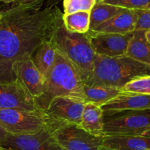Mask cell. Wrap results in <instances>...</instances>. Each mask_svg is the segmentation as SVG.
<instances>
[{
  "label": "cell",
  "mask_w": 150,
  "mask_h": 150,
  "mask_svg": "<svg viewBox=\"0 0 150 150\" xmlns=\"http://www.w3.org/2000/svg\"><path fill=\"white\" fill-rule=\"evenodd\" d=\"M0 108L40 110L33 96L18 79L0 83Z\"/></svg>",
  "instance_id": "11"
},
{
  "label": "cell",
  "mask_w": 150,
  "mask_h": 150,
  "mask_svg": "<svg viewBox=\"0 0 150 150\" xmlns=\"http://www.w3.org/2000/svg\"><path fill=\"white\" fill-rule=\"evenodd\" d=\"M146 30H135L125 56L150 66V44L145 36Z\"/></svg>",
  "instance_id": "17"
},
{
  "label": "cell",
  "mask_w": 150,
  "mask_h": 150,
  "mask_svg": "<svg viewBox=\"0 0 150 150\" xmlns=\"http://www.w3.org/2000/svg\"><path fill=\"white\" fill-rule=\"evenodd\" d=\"M150 75V66L127 56L108 57L95 54L93 70L85 85H100L120 88L139 76Z\"/></svg>",
  "instance_id": "3"
},
{
  "label": "cell",
  "mask_w": 150,
  "mask_h": 150,
  "mask_svg": "<svg viewBox=\"0 0 150 150\" xmlns=\"http://www.w3.org/2000/svg\"><path fill=\"white\" fill-rule=\"evenodd\" d=\"M80 126L92 135L104 137V113L100 106L95 103L86 102Z\"/></svg>",
  "instance_id": "16"
},
{
  "label": "cell",
  "mask_w": 150,
  "mask_h": 150,
  "mask_svg": "<svg viewBox=\"0 0 150 150\" xmlns=\"http://www.w3.org/2000/svg\"><path fill=\"white\" fill-rule=\"evenodd\" d=\"M7 135H8V133L6 132L5 129L3 128V126H1V124H0V143L7 137Z\"/></svg>",
  "instance_id": "27"
},
{
  "label": "cell",
  "mask_w": 150,
  "mask_h": 150,
  "mask_svg": "<svg viewBox=\"0 0 150 150\" xmlns=\"http://www.w3.org/2000/svg\"><path fill=\"white\" fill-rule=\"evenodd\" d=\"M145 9H150V2L147 4V6H146V7Z\"/></svg>",
  "instance_id": "32"
},
{
  "label": "cell",
  "mask_w": 150,
  "mask_h": 150,
  "mask_svg": "<svg viewBox=\"0 0 150 150\" xmlns=\"http://www.w3.org/2000/svg\"><path fill=\"white\" fill-rule=\"evenodd\" d=\"M13 70L16 77L23 84L34 99L40 95L45 79L34 64L32 57L16 61L13 65Z\"/></svg>",
  "instance_id": "13"
},
{
  "label": "cell",
  "mask_w": 150,
  "mask_h": 150,
  "mask_svg": "<svg viewBox=\"0 0 150 150\" xmlns=\"http://www.w3.org/2000/svg\"><path fill=\"white\" fill-rule=\"evenodd\" d=\"M41 0H15V4H30L33 3L38 2Z\"/></svg>",
  "instance_id": "26"
},
{
  "label": "cell",
  "mask_w": 150,
  "mask_h": 150,
  "mask_svg": "<svg viewBox=\"0 0 150 150\" xmlns=\"http://www.w3.org/2000/svg\"><path fill=\"white\" fill-rule=\"evenodd\" d=\"M122 91L121 89L100 85H83L85 101L101 106L111 100Z\"/></svg>",
  "instance_id": "19"
},
{
  "label": "cell",
  "mask_w": 150,
  "mask_h": 150,
  "mask_svg": "<svg viewBox=\"0 0 150 150\" xmlns=\"http://www.w3.org/2000/svg\"><path fill=\"white\" fill-rule=\"evenodd\" d=\"M145 36H146L148 43L150 44V29L146 30V32H145Z\"/></svg>",
  "instance_id": "28"
},
{
  "label": "cell",
  "mask_w": 150,
  "mask_h": 150,
  "mask_svg": "<svg viewBox=\"0 0 150 150\" xmlns=\"http://www.w3.org/2000/svg\"><path fill=\"white\" fill-rule=\"evenodd\" d=\"M100 150H109V149H105V148H104V147H101L100 148Z\"/></svg>",
  "instance_id": "33"
},
{
  "label": "cell",
  "mask_w": 150,
  "mask_h": 150,
  "mask_svg": "<svg viewBox=\"0 0 150 150\" xmlns=\"http://www.w3.org/2000/svg\"><path fill=\"white\" fill-rule=\"evenodd\" d=\"M0 146L13 150H62L46 126L33 134L8 135Z\"/></svg>",
  "instance_id": "8"
},
{
  "label": "cell",
  "mask_w": 150,
  "mask_h": 150,
  "mask_svg": "<svg viewBox=\"0 0 150 150\" xmlns=\"http://www.w3.org/2000/svg\"><path fill=\"white\" fill-rule=\"evenodd\" d=\"M136 30H147L150 29V9H138Z\"/></svg>",
  "instance_id": "25"
},
{
  "label": "cell",
  "mask_w": 150,
  "mask_h": 150,
  "mask_svg": "<svg viewBox=\"0 0 150 150\" xmlns=\"http://www.w3.org/2000/svg\"><path fill=\"white\" fill-rule=\"evenodd\" d=\"M45 117V126L62 150H100L102 147L103 137L92 135L80 125Z\"/></svg>",
  "instance_id": "5"
},
{
  "label": "cell",
  "mask_w": 150,
  "mask_h": 150,
  "mask_svg": "<svg viewBox=\"0 0 150 150\" xmlns=\"http://www.w3.org/2000/svg\"><path fill=\"white\" fill-rule=\"evenodd\" d=\"M137 17L136 10L125 9L92 30H89V32L122 35L133 32L136 30Z\"/></svg>",
  "instance_id": "14"
},
{
  "label": "cell",
  "mask_w": 150,
  "mask_h": 150,
  "mask_svg": "<svg viewBox=\"0 0 150 150\" xmlns=\"http://www.w3.org/2000/svg\"><path fill=\"white\" fill-rule=\"evenodd\" d=\"M92 49L98 55L108 57L125 56L133 32L124 34L96 33L87 32Z\"/></svg>",
  "instance_id": "9"
},
{
  "label": "cell",
  "mask_w": 150,
  "mask_h": 150,
  "mask_svg": "<svg viewBox=\"0 0 150 150\" xmlns=\"http://www.w3.org/2000/svg\"><path fill=\"white\" fill-rule=\"evenodd\" d=\"M1 13L0 12V19H1Z\"/></svg>",
  "instance_id": "34"
},
{
  "label": "cell",
  "mask_w": 150,
  "mask_h": 150,
  "mask_svg": "<svg viewBox=\"0 0 150 150\" xmlns=\"http://www.w3.org/2000/svg\"><path fill=\"white\" fill-rule=\"evenodd\" d=\"M62 22L69 32L85 34L89 30L90 12L79 11L62 15Z\"/></svg>",
  "instance_id": "20"
},
{
  "label": "cell",
  "mask_w": 150,
  "mask_h": 150,
  "mask_svg": "<svg viewBox=\"0 0 150 150\" xmlns=\"http://www.w3.org/2000/svg\"><path fill=\"white\" fill-rule=\"evenodd\" d=\"M0 150H13V149H5V148H3V147L0 146Z\"/></svg>",
  "instance_id": "31"
},
{
  "label": "cell",
  "mask_w": 150,
  "mask_h": 150,
  "mask_svg": "<svg viewBox=\"0 0 150 150\" xmlns=\"http://www.w3.org/2000/svg\"><path fill=\"white\" fill-rule=\"evenodd\" d=\"M142 135H143V136L149 137V138H150V127L147 129V130L145 131V132H144L143 134H142Z\"/></svg>",
  "instance_id": "29"
},
{
  "label": "cell",
  "mask_w": 150,
  "mask_h": 150,
  "mask_svg": "<svg viewBox=\"0 0 150 150\" xmlns=\"http://www.w3.org/2000/svg\"><path fill=\"white\" fill-rule=\"evenodd\" d=\"M83 85L74 66L56 49L54 65L45 78L42 92L35 99V104L40 110L44 111L55 97H73L85 101Z\"/></svg>",
  "instance_id": "2"
},
{
  "label": "cell",
  "mask_w": 150,
  "mask_h": 150,
  "mask_svg": "<svg viewBox=\"0 0 150 150\" xmlns=\"http://www.w3.org/2000/svg\"><path fill=\"white\" fill-rule=\"evenodd\" d=\"M126 112L104 120V136L142 135L150 127V110Z\"/></svg>",
  "instance_id": "7"
},
{
  "label": "cell",
  "mask_w": 150,
  "mask_h": 150,
  "mask_svg": "<svg viewBox=\"0 0 150 150\" xmlns=\"http://www.w3.org/2000/svg\"><path fill=\"white\" fill-rule=\"evenodd\" d=\"M102 146L109 150H150V138L143 135L104 136Z\"/></svg>",
  "instance_id": "15"
},
{
  "label": "cell",
  "mask_w": 150,
  "mask_h": 150,
  "mask_svg": "<svg viewBox=\"0 0 150 150\" xmlns=\"http://www.w3.org/2000/svg\"><path fill=\"white\" fill-rule=\"evenodd\" d=\"M102 3L111 4L128 10L145 9L150 0H97Z\"/></svg>",
  "instance_id": "24"
},
{
  "label": "cell",
  "mask_w": 150,
  "mask_h": 150,
  "mask_svg": "<svg viewBox=\"0 0 150 150\" xmlns=\"http://www.w3.org/2000/svg\"><path fill=\"white\" fill-rule=\"evenodd\" d=\"M0 1H2L6 4H9V3H14L15 0H0Z\"/></svg>",
  "instance_id": "30"
},
{
  "label": "cell",
  "mask_w": 150,
  "mask_h": 150,
  "mask_svg": "<svg viewBox=\"0 0 150 150\" xmlns=\"http://www.w3.org/2000/svg\"><path fill=\"white\" fill-rule=\"evenodd\" d=\"M104 116H112L126 111L150 110V95L121 91L111 100L100 106Z\"/></svg>",
  "instance_id": "12"
},
{
  "label": "cell",
  "mask_w": 150,
  "mask_h": 150,
  "mask_svg": "<svg viewBox=\"0 0 150 150\" xmlns=\"http://www.w3.org/2000/svg\"><path fill=\"white\" fill-rule=\"evenodd\" d=\"M0 124L10 135L33 134L45 126V117L41 110L0 108Z\"/></svg>",
  "instance_id": "6"
},
{
  "label": "cell",
  "mask_w": 150,
  "mask_h": 150,
  "mask_svg": "<svg viewBox=\"0 0 150 150\" xmlns=\"http://www.w3.org/2000/svg\"><path fill=\"white\" fill-rule=\"evenodd\" d=\"M122 91L150 95V75L139 76L129 81L122 87Z\"/></svg>",
  "instance_id": "22"
},
{
  "label": "cell",
  "mask_w": 150,
  "mask_h": 150,
  "mask_svg": "<svg viewBox=\"0 0 150 150\" xmlns=\"http://www.w3.org/2000/svg\"><path fill=\"white\" fill-rule=\"evenodd\" d=\"M44 0L30 4H15L1 11L0 19V83L17 78L16 61L32 57L38 47L50 41L63 13L53 2L42 8Z\"/></svg>",
  "instance_id": "1"
},
{
  "label": "cell",
  "mask_w": 150,
  "mask_h": 150,
  "mask_svg": "<svg viewBox=\"0 0 150 150\" xmlns=\"http://www.w3.org/2000/svg\"><path fill=\"white\" fill-rule=\"evenodd\" d=\"M56 57V49L51 41L42 43L32 56L34 64L45 79L53 66Z\"/></svg>",
  "instance_id": "18"
},
{
  "label": "cell",
  "mask_w": 150,
  "mask_h": 150,
  "mask_svg": "<svg viewBox=\"0 0 150 150\" xmlns=\"http://www.w3.org/2000/svg\"><path fill=\"white\" fill-rule=\"evenodd\" d=\"M84 100L68 96L55 97L43 112L51 119L68 124L80 125L85 107Z\"/></svg>",
  "instance_id": "10"
},
{
  "label": "cell",
  "mask_w": 150,
  "mask_h": 150,
  "mask_svg": "<svg viewBox=\"0 0 150 150\" xmlns=\"http://www.w3.org/2000/svg\"><path fill=\"white\" fill-rule=\"evenodd\" d=\"M50 41L54 48L74 66L85 83L92 74L95 57L87 34L69 32L62 19Z\"/></svg>",
  "instance_id": "4"
},
{
  "label": "cell",
  "mask_w": 150,
  "mask_h": 150,
  "mask_svg": "<svg viewBox=\"0 0 150 150\" xmlns=\"http://www.w3.org/2000/svg\"><path fill=\"white\" fill-rule=\"evenodd\" d=\"M125 9L122 8V7L97 1L96 4H95L90 12L89 30H92L97 26L106 21L107 20L117 15L118 13H121Z\"/></svg>",
  "instance_id": "21"
},
{
  "label": "cell",
  "mask_w": 150,
  "mask_h": 150,
  "mask_svg": "<svg viewBox=\"0 0 150 150\" xmlns=\"http://www.w3.org/2000/svg\"><path fill=\"white\" fill-rule=\"evenodd\" d=\"M97 0H63L64 14H70L79 11L91 12Z\"/></svg>",
  "instance_id": "23"
}]
</instances>
